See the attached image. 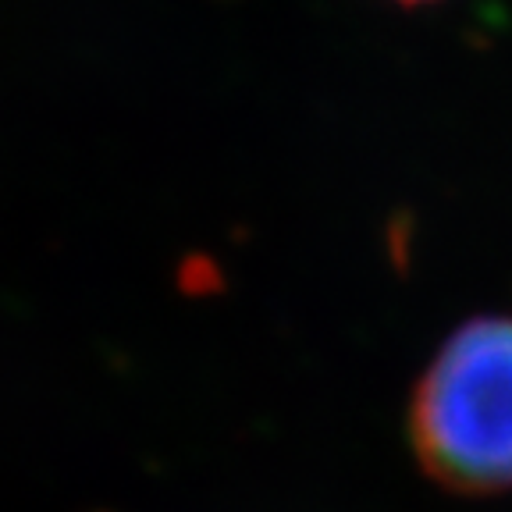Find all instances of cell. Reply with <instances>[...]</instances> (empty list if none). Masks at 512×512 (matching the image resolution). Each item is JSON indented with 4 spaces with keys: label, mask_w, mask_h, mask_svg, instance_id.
<instances>
[{
    "label": "cell",
    "mask_w": 512,
    "mask_h": 512,
    "mask_svg": "<svg viewBox=\"0 0 512 512\" xmlns=\"http://www.w3.org/2000/svg\"><path fill=\"white\" fill-rule=\"evenodd\" d=\"M409 441L445 488H512V317H477L441 345L416 384Z\"/></svg>",
    "instance_id": "cell-1"
},
{
    "label": "cell",
    "mask_w": 512,
    "mask_h": 512,
    "mask_svg": "<svg viewBox=\"0 0 512 512\" xmlns=\"http://www.w3.org/2000/svg\"><path fill=\"white\" fill-rule=\"evenodd\" d=\"M399 4H427V0H399Z\"/></svg>",
    "instance_id": "cell-2"
}]
</instances>
